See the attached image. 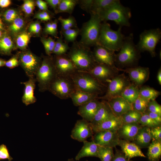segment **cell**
Returning a JSON list of instances; mask_svg holds the SVG:
<instances>
[{"instance_id": "6da1fadb", "label": "cell", "mask_w": 161, "mask_h": 161, "mask_svg": "<svg viewBox=\"0 0 161 161\" xmlns=\"http://www.w3.org/2000/svg\"><path fill=\"white\" fill-rule=\"evenodd\" d=\"M67 54L78 71L87 72L96 64L90 47L75 41Z\"/></svg>"}, {"instance_id": "7a4b0ae2", "label": "cell", "mask_w": 161, "mask_h": 161, "mask_svg": "<svg viewBox=\"0 0 161 161\" xmlns=\"http://www.w3.org/2000/svg\"><path fill=\"white\" fill-rule=\"evenodd\" d=\"M122 27L119 26L114 30L111 29L107 22L102 23L98 44L114 52L120 48L125 36L122 32Z\"/></svg>"}, {"instance_id": "3957f363", "label": "cell", "mask_w": 161, "mask_h": 161, "mask_svg": "<svg viewBox=\"0 0 161 161\" xmlns=\"http://www.w3.org/2000/svg\"><path fill=\"white\" fill-rule=\"evenodd\" d=\"M102 21H111L119 26L129 27L131 17V9L123 5L120 0L98 14Z\"/></svg>"}, {"instance_id": "277c9868", "label": "cell", "mask_w": 161, "mask_h": 161, "mask_svg": "<svg viewBox=\"0 0 161 161\" xmlns=\"http://www.w3.org/2000/svg\"><path fill=\"white\" fill-rule=\"evenodd\" d=\"M119 51L115 54V64L124 66H131L137 63L140 52L134 43L132 33L125 36Z\"/></svg>"}, {"instance_id": "5b68a950", "label": "cell", "mask_w": 161, "mask_h": 161, "mask_svg": "<svg viewBox=\"0 0 161 161\" xmlns=\"http://www.w3.org/2000/svg\"><path fill=\"white\" fill-rule=\"evenodd\" d=\"M90 19L84 23L80 30V42L90 47L98 44L102 21L99 15L91 13Z\"/></svg>"}, {"instance_id": "8992f818", "label": "cell", "mask_w": 161, "mask_h": 161, "mask_svg": "<svg viewBox=\"0 0 161 161\" xmlns=\"http://www.w3.org/2000/svg\"><path fill=\"white\" fill-rule=\"evenodd\" d=\"M57 75L52 57L44 56L35 76L39 91L44 92L48 90L50 84Z\"/></svg>"}, {"instance_id": "52a82bcc", "label": "cell", "mask_w": 161, "mask_h": 161, "mask_svg": "<svg viewBox=\"0 0 161 161\" xmlns=\"http://www.w3.org/2000/svg\"><path fill=\"white\" fill-rule=\"evenodd\" d=\"M70 77L75 87L82 91L97 95L103 92V84L87 72L78 71Z\"/></svg>"}, {"instance_id": "ba28073f", "label": "cell", "mask_w": 161, "mask_h": 161, "mask_svg": "<svg viewBox=\"0 0 161 161\" xmlns=\"http://www.w3.org/2000/svg\"><path fill=\"white\" fill-rule=\"evenodd\" d=\"M161 38V30L159 28L145 30L140 34L136 45L140 52L147 51L152 57H154L156 55V47Z\"/></svg>"}, {"instance_id": "9c48e42d", "label": "cell", "mask_w": 161, "mask_h": 161, "mask_svg": "<svg viewBox=\"0 0 161 161\" xmlns=\"http://www.w3.org/2000/svg\"><path fill=\"white\" fill-rule=\"evenodd\" d=\"M75 87L70 77L57 75L50 84L48 91L61 99L70 98Z\"/></svg>"}, {"instance_id": "30bf717a", "label": "cell", "mask_w": 161, "mask_h": 161, "mask_svg": "<svg viewBox=\"0 0 161 161\" xmlns=\"http://www.w3.org/2000/svg\"><path fill=\"white\" fill-rule=\"evenodd\" d=\"M19 64L29 78L35 77L41 63V59L30 51L22 52L18 55Z\"/></svg>"}, {"instance_id": "8fae6325", "label": "cell", "mask_w": 161, "mask_h": 161, "mask_svg": "<svg viewBox=\"0 0 161 161\" xmlns=\"http://www.w3.org/2000/svg\"><path fill=\"white\" fill-rule=\"evenodd\" d=\"M53 62L58 75L70 77L78 71L76 66L67 54L55 55L52 57Z\"/></svg>"}, {"instance_id": "7c38bea8", "label": "cell", "mask_w": 161, "mask_h": 161, "mask_svg": "<svg viewBox=\"0 0 161 161\" xmlns=\"http://www.w3.org/2000/svg\"><path fill=\"white\" fill-rule=\"evenodd\" d=\"M94 134L92 141L99 146L113 148L119 145L120 138L117 131L104 130Z\"/></svg>"}, {"instance_id": "4fadbf2b", "label": "cell", "mask_w": 161, "mask_h": 161, "mask_svg": "<svg viewBox=\"0 0 161 161\" xmlns=\"http://www.w3.org/2000/svg\"><path fill=\"white\" fill-rule=\"evenodd\" d=\"M129 84L124 76L119 75L112 78L109 81L105 95L98 99L107 101L114 97L120 96L124 89Z\"/></svg>"}, {"instance_id": "5bb4252c", "label": "cell", "mask_w": 161, "mask_h": 161, "mask_svg": "<svg viewBox=\"0 0 161 161\" xmlns=\"http://www.w3.org/2000/svg\"><path fill=\"white\" fill-rule=\"evenodd\" d=\"M92 127L90 123L82 119L78 120L72 131L71 137L80 142L86 140L94 134Z\"/></svg>"}, {"instance_id": "9a60e30c", "label": "cell", "mask_w": 161, "mask_h": 161, "mask_svg": "<svg viewBox=\"0 0 161 161\" xmlns=\"http://www.w3.org/2000/svg\"><path fill=\"white\" fill-rule=\"evenodd\" d=\"M114 52L98 44L94 46L92 51L96 63L104 64L113 69H116L115 66V54Z\"/></svg>"}, {"instance_id": "2e32d148", "label": "cell", "mask_w": 161, "mask_h": 161, "mask_svg": "<svg viewBox=\"0 0 161 161\" xmlns=\"http://www.w3.org/2000/svg\"><path fill=\"white\" fill-rule=\"evenodd\" d=\"M114 114L121 117L128 111L133 110L132 104L121 96L113 97L106 101Z\"/></svg>"}, {"instance_id": "e0dca14e", "label": "cell", "mask_w": 161, "mask_h": 161, "mask_svg": "<svg viewBox=\"0 0 161 161\" xmlns=\"http://www.w3.org/2000/svg\"><path fill=\"white\" fill-rule=\"evenodd\" d=\"M114 69L108 65L97 63L94 67L86 72L103 84V82L108 81L112 77Z\"/></svg>"}, {"instance_id": "ac0fdd59", "label": "cell", "mask_w": 161, "mask_h": 161, "mask_svg": "<svg viewBox=\"0 0 161 161\" xmlns=\"http://www.w3.org/2000/svg\"><path fill=\"white\" fill-rule=\"evenodd\" d=\"M100 102L97 99L78 106V114L83 119L89 122H91L93 119L100 106Z\"/></svg>"}, {"instance_id": "d6986e66", "label": "cell", "mask_w": 161, "mask_h": 161, "mask_svg": "<svg viewBox=\"0 0 161 161\" xmlns=\"http://www.w3.org/2000/svg\"><path fill=\"white\" fill-rule=\"evenodd\" d=\"M123 124L121 117L114 115L101 123L92 127L94 133L104 130L117 131Z\"/></svg>"}, {"instance_id": "ffe728a7", "label": "cell", "mask_w": 161, "mask_h": 161, "mask_svg": "<svg viewBox=\"0 0 161 161\" xmlns=\"http://www.w3.org/2000/svg\"><path fill=\"white\" fill-rule=\"evenodd\" d=\"M118 145L125 157L129 159L136 157H146L140 148L134 143L120 139Z\"/></svg>"}, {"instance_id": "44dd1931", "label": "cell", "mask_w": 161, "mask_h": 161, "mask_svg": "<svg viewBox=\"0 0 161 161\" xmlns=\"http://www.w3.org/2000/svg\"><path fill=\"white\" fill-rule=\"evenodd\" d=\"M114 115L107 101L103 100L100 102V106L93 119L90 123L92 127Z\"/></svg>"}, {"instance_id": "7402d4cb", "label": "cell", "mask_w": 161, "mask_h": 161, "mask_svg": "<svg viewBox=\"0 0 161 161\" xmlns=\"http://www.w3.org/2000/svg\"><path fill=\"white\" fill-rule=\"evenodd\" d=\"M142 126L139 123L123 124L117 133L120 139L133 141Z\"/></svg>"}, {"instance_id": "603a6c76", "label": "cell", "mask_w": 161, "mask_h": 161, "mask_svg": "<svg viewBox=\"0 0 161 161\" xmlns=\"http://www.w3.org/2000/svg\"><path fill=\"white\" fill-rule=\"evenodd\" d=\"M36 82L35 77H32L29 78L27 81L21 83L24 86L22 102L27 106L34 103L37 100L34 95Z\"/></svg>"}, {"instance_id": "cb8c5ba5", "label": "cell", "mask_w": 161, "mask_h": 161, "mask_svg": "<svg viewBox=\"0 0 161 161\" xmlns=\"http://www.w3.org/2000/svg\"><path fill=\"white\" fill-rule=\"evenodd\" d=\"M126 71L130 79L138 85L141 84L147 80L149 73L148 68L141 66L129 68Z\"/></svg>"}, {"instance_id": "d4e9b609", "label": "cell", "mask_w": 161, "mask_h": 161, "mask_svg": "<svg viewBox=\"0 0 161 161\" xmlns=\"http://www.w3.org/2000/svg\"><path fill=\"white\" fill-rule=\"evenodd\" d=\"M98 97L97 95L82 91L76 87L70 98L74 106H79L93 100L98 99Z\"/></svg>"}, {"instance_id": "484cf974", "label": "cell", "mask_w": 161, "mask_h": 161, "mask_svg": "<svg viewBox=\"0 0 161 161\" xmlns=\"http://www.w3.org/2000/svg\"><path fill=\"white\" fill-rule=\"evenodd\" d=\"M83 144L81 149L75 157L76 160H79L82 158L86 157H97L99 145L93 141L87 140L83 142Z\"/></svg>"}, {"instance_id": "4316f807", "label": "cell", "mask_w": 161, "mask_h": 161, "mask_svg": "<svg viewBox=\"0 0 161 161\" xmlns=\"http://www.w3.org/2000/svg\"><path fill=\"white\" fill-rule=\"evenodd\" d=\"M151 140L150 128L142 126L133 141L140 148L148 146Z\"/></svg>"}, {"instance_id": "83f0119b", "label": "cell", "mask_w": 161, "mask_h": 161, "mask_svg": "<svg viewBox=\"0 0 161 161\" xmlns=\"http://www.w3.org/2000/svg\"><path fill=\"white\" fill-rule=\"evenodd\" d=\"M147 155L149 161H159L161 156V141L152 140L148 146Z\"/></svg>"}, {"instance_id": "f1b7e54d", "label": "cell", "mask_w": 161, "mask_h": 161, "mask_svg": "<svg viewBox=\"0 0 161 161\" xmlns=\"http://www.w3.org/2000/svg\"><path fill=\"white\" fill-rule=\"evenodd\" d=\"M139 90L136 86L129 84L123 90L120 96L132 104L139 96Z\"/></svg>"}, {"instance_id": "f546056e", "label": "cell", "mask_w": 161, "mask_h": 161, "mask_svg": "<svg viewBox=\"0 0 161 161\" xmlns=\"http://www.w3.org/2000/svg\"><path fill=\"white\" fill-rule=\"evenodd\" d=\"M118 1L119 0H93L90 14L93 13L98 14Z\"/></svg>"}, {"instance_id": "4dcf8cb0", "label": "cell", "mask_w": 161, "mask_h": 161, "mask_svg": "<svg viewBox=\"0 0 161 161\" xmlns=\"http://www.w3.org/2000/svg\"><path fill=\"white\" fill-rule=\"evenodd\" d=\"M78 2V0H61L55 12L56 13H66L71 14Z\"/></svg>"}, {"instance_id": "1f68e13d", "label": "cell", "mask_w": 161, "mask_h": 161, "mask_svg": "<svg viewBox=\"0 0 161 161\" xmlns=\"http://www.w3.org/2000/svg\"><path fill=\"white\" fill-rule=\"evenodd\" d=\"M160 94V92L148 87H143L139 90V95L148 102L155 100Z\"/></svg>"}, {"instance_id": "d6a6232c", "label": "cell", "mask_w": 161, "mask_h": 161, "mask_svg": "<svg viewBox=\"0 0 161 161\" xmlns=\"http://www.w3.org/2000/svg\"><path fill=\"white\" fill-rule=\"evenodd\" d=\"M13 48V44L10 38L7 35L2 36L0 39V51L4 55H9Z\"/></svg>"}, {"instance_id": "836d02e7", "label": "cell", "mask_w": 161, "mask_h": 161, "mask_svg": "<svg viewBox=\"0 0 161 161\" xmlns=\"http://www.w3.org/2000/svg\"><path fill=\"white\" fill-rule=\"evenodd\" d=\"M141 114L134 110H130L121 116L123 124L139 123Z\"/></svg>"}, {"instance_id": "e575fe53", "label": "cell", "mask_w": 161, "mask_h": 161, "mask_svg": "<svg viewBox=\"0 0 161 161\" xmlns=\"http://www.w3.org/2000/svg\"><path fill=\"white\" fill-rule=\"evenodd\" d=\"M68 44L63 39V36H61L55 42V44L52 53L55 55H61L66 54V52L69 49Z\"/></svg>"}, {"instance_id": "d590c367", "label": "cell", "mask_w": 161, "mask_h": 161, "mask_svg": "<svg viewBox=\"0 0 161 161\" xmlns=\"http://www.w3.org/2000/svg\"><path fill=\"white\" fill-rule=\"evenodd\" d=\"M114 154L112 148L99 146L97 157L101 161H112Z\"/></svg>"}, {"instance_id": "8d00e7d4", "label": "cell", "mask_w": 161, "mask_h": 161, "mask_svg": "<svg viewBox=\"0 0 161 161\" xmlns=\"http://www.w3.org/2000/svg\"><path fill=\"white\" fill-rule=\"evenodd\" d=\"M80 29L78 27L61 31V34L64 38V41L68 44L76 41L77 36L80 35Z\"/></svg>"}, {"instance_id": "74e56055", "label": "cell", "mask_w": 161, "mask_h": 161, "mask_svg": "<svg viewBox=\"0 0 161 161\" xmlns=\"http://www.w3.org/2000/svg\"><path fill=\"white\" fill-rule=\"evenodd\" d=\"M58 20L61 24V31L78 27L76 19L72 16H70L67 18L60 16Z\"/></svg>"}, {"instance_id": "f35d334b", "label": "cell", "mask_w": 161, "mask_h": 161, "mask_svg": "<svg viewBox=\"0 0 161 161\" xmlns=\"http://www.w3.org/2000/svg\"><path fill=\"white\" fill-rule=\"evenodd\" d=\"M149 102L139 95L132 104L133 109L142 114L145 112Z\"/></svg>"}, {"instance_id": "ab89813d", "label": "cell", "mask_w": 161, "mask_h": 161, "mask_svg": "<svg viewBox=\"0 0 161 161\" xmlns=\"http://www.w3.org/2000/svg\"><path fill=\"white\" fill-rule=\"evenodd\" d=\"M139 123L141 124L142 126H147L150 128L160 125L152 119L145 112L141 114Z\"/></svg>"}, {"instance_id": "60d3db41", "label": "cell", "mask_w": 161, "mask_h": 161, "mask_svg": "<svg viewBox=\"0 0 161 161\" xmlns=\"http://www.w3.org/2000/svg\"><path fill=\"white\" fill-rule=\"evenodd\" d=\"M45 50V52L48 56H51L55 44V42L50 37L48 38H43L41 39Z\"/></svg>"}, {"instance_id": "b9f144b4", "label": "cell", "mask_w": 161, "mask_h": 161, "mask_svg": "<svg viewBox=\"0 0 161 161\" xmlns=\"http://www.w3.org/2000/svg\"><path fill=\"white\" fill-rule=\"evenodd\" d=\"M30 38L29 34L24 32L19 34L17 36L16 43L18 47L21 49L25 48L27 45Z\"/></svg>"}, {"instance_id": "7bdbcfd3", "label": "cell", "mask_w": 161, "mask_h": 161, "mask_svg": "<svg viewBox=\"0 0 161 161\" xmlns=\"http://www.w3.org/2000/svg\"><path fill=\"white\" fill-rule=\"evenodd\" d=\"M24 25L23 19L21 17L18 16L12 22L9 27L10 30L13 33H17L22 29Z\"/></svg>"}, {"instance_id": "ee69618b", "label": "cell", "mask_w": 161, "mask_h": 161, "mask_svg": "<svg viewBox=\"0 0 161 161\" xmlns=\"http://www.w3.org/2000/svg\"><path fill=\"white\" fill-rule=\"evenodd\" d=\"M146 111L157 114L161 116V106L155 100L148 102Z\"/></svg>"}, {"instance_id": "f6af8a7d", "label": "cell", "mask_w": 161, "mask_h": 161, "mask_svg": "<svg viewBox=\"0 0 161 161\" xmlns=\"http://www.w3.org/2000/svg\"><path fill=\"white\" fill-rule=\"evenodd\" d=\"M35 5L33 1L30 0H25L22 6V9L26 14H30L33 12Z\"/></svg>"}, {"instance_id": "bcb514c9", "label": "cell", "mask_w": 161, "mask_h": 161, "mask_svg": "<svg viewBox=\"0 0 161 161\" xmlns=\"http://www.w3.org/2000/svg\"><path fill=\"white\" fill-rule=\"evenodd\" d=\"M7 159L11 161L13 158L10 155L7 146L4 144L0 145V161L1 160Z\"/></svg>"}, {"instance_id": "7dc6e473", "label": "cell", "mask_w": 161, "mask_h": 161, "mask_svg": "<svg viewBox=\"0 0 161 161\" xmlns=\"http://www.w3.org/2000/svg\"><path fill=\"white\" fill-rule=\"evenodd\" d=\"M150 132L152 140L161 141V127L160 125L150 128Z\"/></svg>"}, {"instance_id": "c3c4849f", "label": "cell", "mask_w": 161, "mask_h": 161, "mask_svg": "<svg viewBox=\"0 0 161 161\" xmlns=\"http://www.w3.org/2000/svg\"><path fill=\"white\" fill-rule=\"evenodd\" d=\"M93 0H78L80 7L87 13H90Z\"/></svg>"}, {"instance_id": "681fc988", "label": "cell", "mask_w": 161, "mask_h": 161, "mask_svg": "<svg viewBox=\"0 0 161 161\" xmlns=\"http://www.w3.org/2000/svg\"><path fill=\"white\" fill-rule=\"evenodd\" d=\"M4 16L5 20L9 22H12L18 17L16 11L13 9L7 10Z\"/></svg>"}, {"instance_id": "f907efd6", "label": "cell", "mask_w": 161, "mask_h": 161, "mask_svg": "<svg viewBox=\"0 0 161 161\" xmlns=\"http://www.w3.org/2000/svg\"><path fill=\"white\" fill-rule=\"evenodd\" d=\"M19 64L18 56H14L6 61L5 66L10 69H13Z\"/></svg>"}, {"instance_id": "816d5d0a", "label": "cell", "mask_w": 161, "mask_h": 161, "mask_svg": "<svg viewBox=\"0 0 161 161\" xmlns=\"http://www.w3.org/2000/svg\"><path fill=\"white\" fill-rule=\"evenodd\" d=\"M112 161H133L127 158L122 151L116 149Z\"/></svg>"}, {"instance_id": "f5cc1de1", "label": "cell", "mask_w": 161, "mask_h": 161, "mask_svg": "<svg viewBox=\"0 0 161 161\" xmlns=\"http://www.w3.org/2000/svg\"><path fill=\"white\" fill-rule=\"evenodd\" d=\"M35 18L46 21L50 20L51 19L49 13L46 11H42L37 13L35 16Z\"/></svg>"}, {"instance_id": "db71d44e", "label": "cell", "mask_w": 161, "mask_h": 161, "mask_svg": "<svg viewBox=\"0 0 161 161\" xmlns=\"http://www.w3.org/2000/svg\"><path fill=\"white\" fill-rule=\"evenodd\" d=\"M30 31L34 33H38L41 30V27L38 22H36L32 24L29 27Z\"/></svg>"}, {"instance_id": "11a10c76", "label": "cell", "mask_w": 161, "mask_h": 161, "mask_svg": "<svg viewBox=\"0 0 161 161\" xmlns=\"http://www.w3.org/2000/svg\"><path fill=\"white\" fill-rule=\"evenodd\" d=\"M58 20H55L52 22V26L49 34H50L55 37L58 38L57 24Z\"/></svg>"}, {"instance_id": "9f6ffc18", "label": "cell", "mask_w": 161, "mask_h": 161, "mask_svg": "<svg viewBox=\"0 0 161 161\" xmlns=\"http://www.w3.org/2000/svg\"><path fill=\"white\" fill-rule=\"evenodd\" d=\"M145 112L152 119L160 124L161 116L157 114L151 112L147 111H146Z\"/></svg>"}, {"instance_id": "6f0895ef", "label": "cell", "mask_w": 161, "mask_h": 161, "mask_svg": "<svg viewBox=\"0 0 161 161\" xmlns=\"http://www.w3.org/2000/svg\"><path fill=\"white\" fill-rule=\"evenodd\" d=\"M45 1L47 4H48L55 11L61 0H46Z\"/></svg>"}, {"instance_id": "680465c9", "label": "cell", "mask_w": 161, "mask_h": 161, "mask_svg": "<svg viewBox=\"0 0 161 161\" xmlns=\"http://www.w3.org/2000/svg\"><path fill=\"white\" fill-rule=\"evenodd\" d=\"M11 4L10 0H0V7L2 8L8 7Z\"/></svg>"}, {"instance_id": "91938a15", "label": "cell", "mask_w": 161, "mask_h": 161, "mask_svg": "<svg viewBox=\"0 0 161 161\" xmlns=\"http://www.w3.org/2000/svg\"><path fill=\"white\" fill-rule=\"evenodd\" d=\"M52 26V22H49L45 25L44 29V32L47 34H49Z\"/></svg>"}, {"instance_id": "94428289", "label": "cell", "mask_w": 161, "mask_h": 161, "mask_svg": "<svg viewBox=\"0 0 161 161\" xmlns=\"http://www.w3.org/2000/svg\"><path fill=\"white\" fill-rule=\"evenodd\" d=\"M157 78L160 85H161V69L160 68L158 72Z\"/></svg>"}, {"instance_id": "6125c7cd", "label": "cell", "mask_w": 161, "mask_h": 161, "mask_svg": "<svg viewBox=\"0 0 161 161\" xmlns=\"http://www.w3.org/2000/svg\"><path fill=\"white\" fill-rule=\"evenodd\" d=\"M36 4L37 6L41 5H45L47 4L45 1H44L41 0H38L36 1Z\"/></svg>"}, {"instance_id": "be15d7a7", "label": "cell", "mask_w": 161, "mask_h": 161, "mask_svg": "<svg viewBox=\"0 0 161 161\" xmlns=\"http://www.w3.org/2000/svg\"><path fill=\"white\" fill-rule=\"evenodd\" d=\"M6 61L4 59L0 58V67L5 66Z\"/></svg>"}, {"instance_id": "e7e4bbea", "label": "cell", "mask_w": 161, "mask_h": 161, "mask_svg": "<svg viewBox=\"0 0 161 161\" xmlns=\"http://www.w3.org/2000/svg\"><path fill=\"white\" fill-rule=\"evenodd\" d=\"M3 28V24L0 16V30Z\"/></svg>"}, {"instance_id": "03108f58", "label": "cell", "mask_w": 161, "mask_h": 161, "mask_svg": "<svg viewBox=\"0 0 161 161\" xmlns=\"http://www.w3.org/2000/svg\"><path fill=\"white\" fill-rule=\"evenodd\" d=\"M2 36V33L1 31L0 30V39Z\"/></svg>"}, {"instance_id": "003e7915", "label": "cell", "mask_w": 161, "mask_h": 161, "mask_svg": "<svg viewBox=\"0 0 161 161\" xmlns=\"http://www.w3.org/2000/svg\"><path fill=\"white\" fill-rule=\"evenodd\" d=\"M67 161H76L72 158L69 159Z\"/></svg>"}]
</instances>
